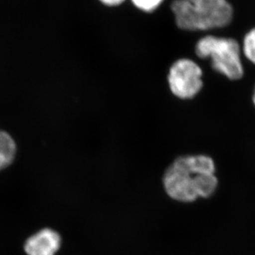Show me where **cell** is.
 <instances>
[{
  "label": "cell",
  "mask_w": 255,
  "mask_h": 255,
  "mask_svg": "<svg viewBox=\"0 0 255 255\" xmlns=\"http://www.w3.org/2000/svg\"><path fill=\"white\" fill-rule=\"evenodd\" d=\"M17 153V145L12 136L0 130V171L12 164Z\"/></svg>",
  "instance_id": "8992f818"
},
{
  "label": "cell",
  "mask_w": 255,
  "mask_h": 255,
  "mask_svg": "<svg viewBox=\"0 0 255 255\" xmlns=\"http://www.w3.org/2000/svg\"><path fill=\"white\" fill-rule=\"evenodd\" d=\"M242 51L246 59L255 65V27L250 30L244 37Z\"/></svg>",
  "instance_id": "ba28073f"
},
{
  "label": "cell",
  "mask_w": 255,
  "mask_h": 255,
  "mask_svg": "<svg viewBox=\"0 0 255 255\" xmlns=\"http://www.w3.org/2000/svg\"><path fill=\"white\" fill-rule=\"evenodd\" d=\"M252 100H253V104L255 106V91H254L253 98H252Z\"/></svg>",
  "instance_id": "8fae6325"
},
{
  "label": "cell",
  "mask_w": 255,
  "mask_h": 255,
  "mask_svg": "<svg viewBox=\"0 0 255 255\" xmlns=\"http://www.w3.org/2000/svg\"><path fill=\"white\" fill-rule=\"evenodd\" d=\"M103 4L109 6V7H116V6H119L123 2H125L126 0H99Z\"/></svg>",
  "instance_id": "30bf717a"
},
{
  "label": "cell",
  "mask_w": 255,
  "mask_h": 255,
  "mask_svg": "<svg viewBox=\"0 0 255 255\" xmlns=\"http://www.w3.org/2000/svg\"><path fill=\"white\" fill-rule=\"evenodd\" d=\"M170 7L177 27L183 31L222 28L233 20V7L227 0H173Z\"/></svg>",
  "instance_id": "6da1fadb"
},
{
  "label": "cell",
  "mask_w": 255,
  "mask_h": 255,
  "mask_svg": "<svg viewBox=\"0 0 255 255\" xmlns=\"http://www.w3.org/2000/svg\"><path fill=\"white\" fill-rule=\"evenodd\" d=\"M196 175L171 164L163 177L164 190L169 198L177 202L184 203L195 202L198 198L194 187Z\"/></svg>",
  "instance_id": "277c9868"
},
{
  "label": "cell",
  "mask_w": 255,
  "mask_h": 255,
  "mask_svg": "<svg viewBox=\"0 0 255 255\" xmlns=\"http://www.w3.org/2000/svg\"><path fill=\"white\" fill-rule=\"evenodd\" d=\"M194 187L198 198L212 197L218 187V179L215 173H199L194 177Z\"/></svg>",
  "instance_id": "52a82bcc"
},
{
  "label": "cell",
  "mask_w": 255,
  "mask_h": 255,
  "mask_svg": "<svg viewBox=\"0 0 255 255\" xmlns=\"http://www.w3.org/2000/svg\"><path fill=\"white\" fill-rule=\"evenodd\" d=\"M61 246V237L52 229H42L30 236L24 245L27 255H56Z\"/></svg>",
  "instance_id": "5b68a950"
},
{
  "label": "cell",
  "mask_w": 255,
  "mask_h": 255,
  "mask_svg": "<svg viewBox=\"0 0 255 255\" xmlns=\"http://www.w3.org/2000/svg\"><path fill=\"white\" fill-rule=\"evenodd\" d=\"M195 53L201 59L210 58L212 69L228 80H239L244 76L241 45L236 39L207 35L198 40Z\"/></svg>",
  "instance_id": "7a4b0ae2"
},
{
  "label": "cell",
  "mask_w": 255,
  "mask_h": 255,
  "mask_svg": "<svg viewBox=\"0 0 255 255\" xmlns=\"http://www.w3.org/2000/svg\"><path fill=\"white\" fill-rule=\"evenodd\" d=\"M164 0H131L133 5L142 12H152L162 4Z\"/></svg>",
  "instance_id": "9c48e42d"
},
{
  "label": "cell",
  "mask_w": 255,
  "mask_h": 255,
  "mask_svg": "<svg viewBox=\"0 0 255 255\" xmlns=\"http://www.w3.org/2000/svg\"><path fill=\"white\" fill-rule=\"evenodd\" d=\"M203 71L194 60L180 58L171 65L168 84L171 93L178 99L187 100L195 98L203 87Z\"/></svg>",
  "instance_id": "3957f363"
}]
</instances>
